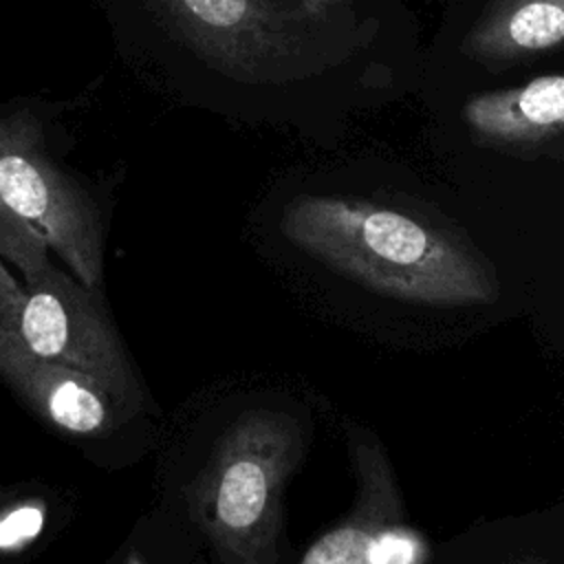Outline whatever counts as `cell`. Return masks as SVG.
Segmentation results:
<instances>
[{
	"label": "cell",
	"instance_id": "obj_7",
	"mask_svg": "<svg viewBox=\"0 0 564 564\" xmlns=\"http://www.w3.org/2000/svg\"><path fill=\"white\" fill-rule=\"evenodd\" d=\"M460 117L471 141L485 150L557 154L564 148V70L476 93L465 99Z\"/></svg>",
	"mask_w": 564,
	"mask_h": 564
},
{
	"label": "cell",
	"instance_id": "obj_4",
	"mask_svg": "<svg viewBox=\"0 0 564 564\" xmlns=\"http://www.w3.org/2000/svg\"><path fill=\"white\" fill-rule=\"evenodd\" d=\"M306 441L293 414L269 408L242 412L216 438L187 507L220 564H278L282 494Z\"/></svg>",
	"mask_w": 564,
	"mask_h": 564
},
{
	"label": "cell",
	"instance_id": "obj_2",
	"mask_svg": "<svg viewBox=\"0 0 564 564\" xmlns=\"http://www.w3.org/2000/svg\"><path fill=\"white\" fill-rule=\"evenodd\" d=\"M280 229L313 260L386 297L471 306L500 295L491 262L463 236L370 198L295 196L282 209Z\"/></svg>",
	"mask_w": 564,
	"mask_h": 564
},
{
	"label": "cell",
	"instance_id": "obj_10",
	"mask_svg": "<svg viewBox=\"0 0 564 564\" xmlns=\"http://www.w3.org/2000/svg\"><path fill=\"white\" fill-rule=\"evenodd\" d=\"M22 286L18 284V280L9 273L4 258L0 256V324H11L15 317V308L20 304L22 297Z\"/></svg>",
	"mask_w": 564,
	"mask_h": 564
},
{
	"label": "cell",
	"instance_id": "obj_3",
	"mask_svg": "<svg viewBox=\"0 0 564 564\" xmlns=\"http://www.w3.org/2000/svg\"><path fill=\"white\" fill-rule=\"evenodd\" d=\"M70 108L44 97L0 104V256L26 284L51 267L53 251L79 282L99 289L106 212L95 183L62 156V115Z\"/></svg>",
	"mask_w": 564,
	"mask_h": 564
},
{
	"label": "cell",
	"instance_id": "obj_8",
	"mask_svg": "<svg viewBox=\"0 0 564 564\" xmlns=\"http://www.w3.org/2000/svg\"><path fill=\"white\" fill-rule=\"evenodd\" d=\"M0 377L51 425L77 434H108L117 423V403L88 375L33 355L0 324Z\"/></svg>",
	"mask_w": 564,
	"mask_h": 564
},
{
	"label": "cell",
	"instance_id": "obj_9",
	"mask_svg": "<svg viewBox=\"0 0 564 564\" xmlns=\"http://www.w3.org/2000/svg\"><path fill=\"white\" fill-rule=\"evenodd\" d=\"M564 48V0H489L460 40V53L494 73Z\"/></svg>",
	"mask_w": 564,
	"mask_h": 564
},
{
	"label": "cell",
	"instance_id": "obj_6",
	"mask_svg": "<svg viewBox=\"0 0 564 564\" xmlns=\"http://www.w3.org/2000/svg\"><path fill=\"white\" fill-rule=\"evenodd\" d=\"M346 445L355 476L352 507L297 564H388L401 533L403 498L383 443L368 427L348 423Z\"/></svg>",
	"mask_w": 564,
	"mask_h": 564
},
{
	"label": "cell",
	"instance_id": "obj_12",
	"mask_svg": "<svg viewBox=\"0 0 564 564\" xmlns=\"http://www.w3.org/2000/svg\"><path fill=\"white\" fill-rule=\"evenodd\" d=\"M126 564H145V562H143L137 553H130V555H128V560H126Z\"/></svg>",
	"mask_w": 564,
	"mask_h": 564
},
{
	"label": "cell",
	"instance_id": "obj_5",
	"mask_svg": "<svg viewBox=\"0 0 564 564\" xmlns=\"http://www.w3.org/2000/svg\"><path fill=\"white\" fill-rule=\"evenodd\" d=\"M22 289L7 328L33 355L93 377L119 408L139 405V383L99 289L53 264Z\"/></svg>",
	"mask_w": 564,
	"mask_h": 564
},
{
	"label": "cell",
	"instance_id": "obj_11",
	"mask_svg": "<svg viewBox=\"0 0 564 564\" xmlns=\"http://www.w3.org/2000/svg\"><path fill=\"white\" fill-rule=\"evenodd\" d=\"M304 7H308L311 11L319 13V15H333V13H339L344 9H348L350 0H300Z\"/></svg>",
	"mask_w": 564,
	"mask_h": 564
},
{
	"label": "cell",
	"instance_id": "obj_1",
	"mask_svg": "<svg viewBox=\"0 0 564 564\" xmlns=\"http://www.w3.org/2000/svg\"><path fill=\"white\" fill-rule=\"evenodd\" d=\"M128 73L181 104L236 97L328 64L326 18L300 0H90Z\"/></svg>",
	"mask_w": 564,
	"mask_h": 564
}]
</instances>
